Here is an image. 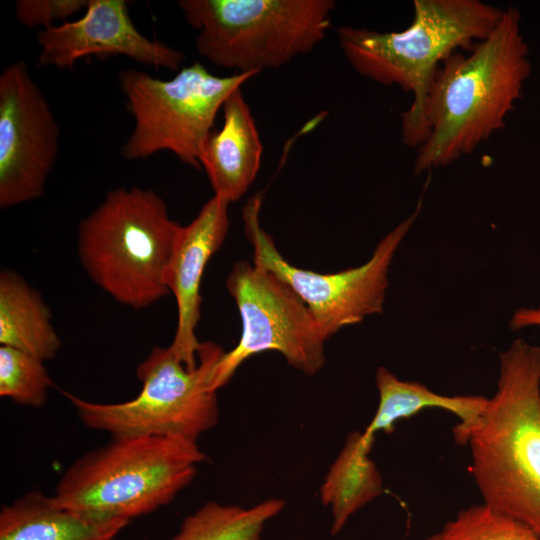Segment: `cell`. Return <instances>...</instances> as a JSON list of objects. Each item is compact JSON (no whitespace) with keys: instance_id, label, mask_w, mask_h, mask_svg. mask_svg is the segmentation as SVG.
<instances>
[{"instance_id":"6da1fadb","label":"cell","mask_w":540,"mask_h":540,"mask_svg":"<svg viewBox=\"0 0 540 540\" xmlns=\"http://www.w3.org/2000/svg\"><path fill=\"white\" fill-rule=\"evenodd\" d=\"M531 69L521 14L510 6L469 55L456 52L441 64L429 90L428 136L417 149L414 172L448 166L502 129Z\"/></svg>"},{"instance_id":"7a4b0ae2","label":"cell","mask_w":540,"mask_h":540,"mask_svg":"<svg viewBox=\"0 0 540 540\" xmlns=\"http://www.w3.org/2000/svg\"><path fill=\"white\" fill-rule=\"evenodd\" d=\"M459 445L484 503L540 536V347L517 338L500 354L497 390Z\"/></svg>"},{"instance_id":"3957f363","label":"cell","mask_w":540,"mask_h":540,"mask_svg":"<svg viewBox=\"0 0 540 540\" xmlns=\"http://www.w3.org/2000/svg\"><path fill=\"white\" fill-rule=\"evenodd\" d=\"M503 11L480 0H415L412 22L404 30L342 26L338 42L358 74L412 93L410 108L401 113V136L405 145L418 148L428 136V94L441 64L485 39Z\"/></svg>"},{"instance_id":"277c9868","label":"cell","mask_w":540,"mask_h":540,"mask_svg":"<svg viewBox=\"0 0 540 540\" xmlns=\"http://www.w3.org/2000/svg\"><path fill=\"white\" fill-rule=\"evenodd\" d=\"M205 459L197 442L181 437H113L72 463L52 497L90 518L129 521L172 502Z\"/></svg>"},{"instance_id":"5b68a950","label":"cell","mask_w":540,"mask_h":540,"mask_svg":"<svg viewBox=\"0 0 540 540\" xmlns=\"http://www.w3.org/2000/svg\"><path fill=\"white\" fill-rule=\"evenodd\" d=\"M180 229L154 190L117 188L81 220L79 260L116 302L143 309L170 293L166 273Z\"/></svg>"},{"instance_id":"8992f818","label":"cell","mask_w":540,"mask_h":540,"mask_svg":"<svg viewBox=\"0 0 540 540\" xmlns=\"http://www.w3.org/2000/svg\"><path fill=\"white\" fill-rule=\"evenodd\" d=\"M198 31L195 48L214 65L237 73L279 68L311 52L326 37L332 0H180Z\"/></svg>"},{"instance_id":"52a82bcc","label":"cell","mask_w":540,"mask_h":540,"mask_svg":"<svg viewBox=\"0 0 540 540\" xmlns=\"http://www.w3.org/2000/svg\"><path fill=\"white\" fill-rule=\"evenodd\" d=\"M224 354L214 342L200 344L198 365L188 370L170 347H154L137 367L140 393L121 403H96L64 396L87 427L118 436H173L197 442L218 422L213 370Z\"/></svg>"},{"instance_id":"ba28073f","label":"cell","mask_w":540,"mask_h":540,"mask_svg":"<svg viewBox=\"0 0 540 540\" xmlns=\"http://www.w3.org/2000/svg\"><path fill=\"white\" fill-rule=\"evenodd\" d=\"M256 72L230 76L211 74L201 63L182 67L169 80L126 68L118 73L126 109L134 128L121 148L125 159L148 158L160 151L201 169L204 144L225 100Z\"/></svg>"},{"instance_id":"9c48e42d","label":"cell","mask_w":540,"mask_h":540,"mask_svg":"<svg viewBox=\"0 0 540 540\" xmlns=\"http://www.w3.org/2000/svg\"><path fill=\"white\" fill-rule=\"evenodd\" d=\"M261 205L262 195L258 193L243 208L244 231L253 247L254 263L272 272L302 299L326 341L343 327L383 311L390 264L417 220L423 198L405 220L379 241L367 262L325 274L298 268L281 255L261 226Z\"/></svg>"},{"instance_id":"30bf717a","label":"cell","mask_w":540,"mask_h":540,"mask_svg":"<svg viewBox=\"0 0 540 540\" xmlns=\"http://www.w3.org/2000/svg\"><path fill=\"white\" fill-rule=\"evenodd\" d=\"M226 287L242 321L238 344L224 352L210 382L217 391L229 382L239 366L252 355L277 351L293 368L317 373L325 364V339L302 299L264 267L236 262Z\"/></svg>"},{"instance_id":"8fae6325","label":"cell","mask_w":540,"mask_h":540,"mask_svg":"<svg viewBox=\"0 0 540 540\" xmlns=\"http://www.w3.org/2000/svg\"><path fill=\"white\" fill-rule=\"evenodd\" d=\"M53 111L24 61L0 74V207L44 195L59 153Z\"/></svg>"},{"instance_id":"7c38bea8","label":"cell","mask_w":540,"mask_h":540,"mask_svg":"<svg viewBox=\"0 0 540 540\" xmlns=\"http://www.w3.org/2000/svg\"><path fill=\"white\" fill-rule=\"evenodd\" d=\"M38 63L72 70L87 56L123 55L157 69L179 71L183 52L143 35L134 25L126 0H88L79 19L42 29L37 35Z\"/></svg>"},{"instance_id":"4fadbf2b","label":"cell","mask_w":540,"mask_h":540,"mask_svg":"<svg viewBox=\"0 0 540 540\" xmlns=\"http://www.w3.org/2000/svg\"><path fill=\"white\" fill-rule=\"evenodd\" d=\"M229 202L213 195L186 226H181L171 256L166 285L177 303V327L169 346L188 370L198 365L196 328L200 319V285L210 258L222 246L229 228Z\"/></svg>"},{"instance_id":"5bb4252c","label":"cell","mask_w":540,"mask_h":540,"mask_svg":"<svg viewBox=\"0 0 540 540\" xmlns=\"http://www.w3.org/2000/svg\"><path fill=\"white\" fill-rule=\"evenodd\" d=\"M222 110L223 125L207 138L200 163L214 195L231 203L239 200L254 182L263 146L241 88L228 96Z\"/></svg>"},{"instance_id":"9a60e30c","label":"cell","mask_w":540,"mask_h":540,"mask_svg":"<svg viewBox=\"0 0 540 540\" xmlns=\"http://www.w3.org/2000/svg\"><path fill=\"white\" fill-rule=\"evenodd\" d=\"M129 521L99 520L32 490L0 511V540H114Z\"/></svg>"},{"instance_id":"2e32d148","label":"cell","mask_w":540,"mask_h":540,"mask_svg":"<svg viewBox=\"0 0 540 540\" xmlns=\"http://www.w3.org/2000/svg\"><path fill=\"white\" fill-rule=\"evenodd\" d=\"M375 380L379 393L378 408L362 432L371 441L379 431L391 433L400 419L409 418L422 409L440 408L459 418L460 423L453 429L455 442L458 443L477 421L488 401V398L479 395H441L419 382L400 380L383 366L377 369Z\"/></svg>"},{"instance_id":"e0dca14e","label":"cell","mask_w":540,"mask_h":540,"mask_svg":"<svg viewBox=\"0 0 540 540\" xmlns=\"http://www.w3.org/2000/svg\"><path fill=\"white\" fill-rule=\"evenodd\" d=\"M41 294L16 272L0 274V343L43 361L53 359L61 340Z\"/></svg>"},{"instance_id":"ac0fdd59","label":"cell","mask_w":540,"mask_h":540,"mask_svg":"<svg viewBox=\"0 0 540 540\" xmlns=\"http://www.w3.org/2000/svg\"><path fill=\"white\" fill-rule=\"evenodd\" d=\"M373 442L363 433L351 432L321 485V501L331 509L333 536L383 491L381 474L369 457Z\"/></svg>"},{"instance_id":"d6986e66","label":"cell","mask_w":540,"mask_h":540,"mask_svg":"<svg viewBox=\"0 0 540 540\" xmlns=\"http://www.w3.org/2000/svg\"><path fill=\"white\" fill-rule=\"evenodd\" d=\"M284 506L277 498L250 508L210 501L186 517L171 540H261L265 524Z\"/></svg>"},{"instance_id":"ffe728a7","label":"cell","mask_w":540,"mask_h":540,"mask_svg":"<svg viewBox=\"0 0 540 540\" xmlns=\"http://www.w3.org/2000/svg\"><path fill=\"white\" fill-rule=\"evenodd\" d=\"M425 540H540V536L483 503L461 510Z\"/></svg>"},{"instance_id":"44dd1931","label":"cell","mask_w":540,"mask_h":540,"mask_svg":"<svg viewBox=\"0 0 540 540\" xmlns=\"http://www.w3.org/2000/svg\"><path fill=\"white\" fill-rule=\"evenodd\" d=\"M44 361L21 350L0 347V395L17 404L41 407L53 385Z\"/></svg>"},{"instance_id":"7402d4cb","label":"cell","mask_w":540,"mask_h":540,"mask_svg":"<svg viewBox=\"0 0 540 540\" xmlns=\"http://www.w3.org/2000/svg\"><path fill=\"white\" fill-rule=\"evenodd\" d=\"M87 3L88 0H19L15 14L26 27L47 29L56 26V21H69L71 16L86 9Z\"/></svg>"},{"instance_id":"603a6c76","label":"cell","mask_w":540,"mask_h":540,"mask_svg":"<svg viewBox=\"0 0 540 540\" xmlns=\"http://www.w3.org/2000/svg\"><path fill=\"white\" fill-rule=\"evenodd\" d=\"M528 326H540V306L536 308H519L513 313L510 321V327L513 330Z\"/></svg>"}]
</instances>
